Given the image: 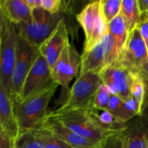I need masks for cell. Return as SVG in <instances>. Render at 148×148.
<instances>
[{
	"label": "cell",
	"instance_id": "cell-34",
	"mask_svg": "<svg viewBox=\"0 0 148 148\" xmlns=\"http://www.w3.org/2000/svg\"><path fill=\"white\" fill-rule=\"evenodd\" d=\"M142 116L148 121V92H147V99H146L145 104V108H144V110H143V115H142Z\"/></svg>",
	"mask_w": 148,
	"mask_h": 148
},
{
	"label": "cell",
	"instance_id": "cell-30",
	"mask_svg": "<svg viewBox=\"0 0 148 148\" xmlns=\"http://www.w3.org/2000/svg\"><path fill=\"white\" fill-rule=\"evenodd\" d=\"M16 140L0 130V148H15Z\"/></svg>",
	"mask_w": 148,
	"mask_h": 148
},
{
	"label": "cell",
	"instance_id": "cell-18",
	"mask_svg": "<svg viewBox=\"0 0 148 148\" xmlns=\"http://www.w3.org/2000/svg\"><path fill=\"white\" fill-rule=\"evenodd\" d=\"M33 10L25 0H1L0 14L14 25L26 23L30 19Z\"/></svg>",
	"mask_w": 148,
	"mask_h": 148
},
{
	"label": "cell",
	"instance_id": "cell-33",
	"mask_svg": "<svg viewBox=\"0 0 148 148\" xmlns=\"http://www.w3.org/2000/svg\"><path fill=\"white\" fill-rule=\"evenodd\" d=\"M140 75L143 77V79L146 81V82L148 84V61L147 63L143 66L141 70L138 72Z\"/></svg>",
	"mask_w": 148,
	"mask_h": 148
},
{
	"label": "cell",
	"instance_id": "cell-21",
	"mask_svg": "<svg viewBox=\"0 0 148 148\" xmlns=\"http://www.w3.org/2000/svg\"><path fill=\"white\" fill-rule=\"evenodd\" d=\"M148 92V84L138 72H132L130 95L137 101L143 115Z\"/></svg>",
	"mask_w": 148,
	"mask_h": 148
},
{
	"label": "cell",
	"instance_id": "cell-6",
	"mask_svg": "<svg viewBox=\"0 0 148 148\" xmlns=\"http://www.w3.org/2000/svg\"><path fill=\"white\" fill-rule=\"evenodd\" d=\"M53 113L68 128L88 140L105 143L110 137L114 136L99 130L89 118L85 108L66 111L56 110Z\"/></svg>",
	"mask_w": 148,
	"mask_h": 148
},
{
	"label": "cell",
	"instance_id": "cell-28",
	"mask_svg": "<svg viewBox=\"0 0 148 148\" xmlns=\"http://www.w3.org/2000/svg\"><path fill=\"white\" fill-rule=\"evenodd\" d=\"M62 3L61 0H42L41 8L51 14H57L59 13Z\"/></svg>",
	"mask_w": 148,
	"mask_h": 148
},
{
	"label": "cell",
	"instance_id": "cell-22",
	"mask_svg": "<svg viewBox=\"0 0 148 148\" xmlns=\"http://www.w3.org/2000/svg\"><path fill=\"white\" fill-rule=\"evenodd\" d=\"M29 132L32 133L41 143L43 148H71L66 143H64L44 127H38Z\"/></svg>",
	"mask_w": 148,
	"mask_h": 148
},
{
	"label": "cell",
	"instance_id": "cell-5",
	"mask_svg": "<svg viewBox=\"0 0 148 148\" xmlns=\"http://www.w3.org/2000/svg\"><path fill=\"white\" fill-rule=\"evenodd\" d=\"M77 20L85 33L83 51L91 50L108 33V25L104 21L101 14V0L87 4L77 14Z\"/></svg>",
	"mask_w": 148,
	"mask_h": 148
},
{
	"label": "cell",
	"instance_id": "cell-12",
	"mask_svg": "<svg viewBox=\"0 0 148 148\" xmlns=\"http://www.w3.org/2000/svg\"><path fill=\"white\" fill-rule=\"evenodd\" d=\"M42 126L51 132L59 140L72 147L103 148L105 144L92 141L79 135L61 122L53 112L49 113Z\"/></svg>",
	"mask_w": 148,
	"mask_h": 148
},
{
	"label": "cell",
	"instance_id": "cell-9",
	"mask_svg": "<svg viewBox=\"0 0 148 148\" xmlns=\"http://www.w3.org/2000/svg\"><path fill=\"white\" fill-rule=\"evenodd\" d=\"M148 61V49L141 33L136 27L129 34L117 62L130 72H139Z\"/></svg>",
	"mask_w": 148,
	"mask_h": 148
},
{
	"label": "cell",
	"instance_id": "cell-24",
	"mask_svg": "<svg viewBox=\"0 0 148 148\" xmlns=\"http://www.w3.org/2000/svg\"><path fill=\"white\" fill-rule=\"evenodd\" d=\"M111 95H112L108 90L107 87L102 82L97 92H95L90 104L97 108L106 109L110 99L111 98Z\"/></svg>",
	"mask_w": 148,
	"mask_h": 148
},
{
	"label": "cell",
	"instance_id": "cell-8",
	"mask_svg": "<svg viewBox=\"0 0 148 148\" xmlns=\"http://www.w3.org/2000/svg\"><path fill=\"white\" fill-rule=\"evenodd\" d=\"M56 83L52 77L51 69L47 61L39 53L30 69L18 98L14 103L21 102Z\"/></svg>",
	"mask_w": 148,
	"mask_h": 148
},
{
	"label": "cell",
	"instance_id": "cell-25",
	"mask_svg": "<svg viewBox=\"0 0 148 148\" xmlns=\"http://www.w3.org/2000/svg\"><path fill=\"white\" fill-rule=\"evenodd\" d=\"M106 109L109 111L113 115L121 119V121L125 123H128L127 122V120H126L124 100L121 99V98L117 95H111V98L110 99Z\"/></svg>",
	"mask_w": 148,
	"mask_h": 148
},
{
	"label": "cell",
	"instance_id": "cell-1",
	"mask_svg": "<svg viewBox=\"0 0 148 148\" xmlns=\"http://www.w3.org/2000/svg\"><path fill=\"white\" fill-rule=\"evenodd\" d=\"M58 86L57 83H54L44 90L21 102L14 103L20 134L31 132L43 125L49 114V104Z\"/></svg>",
	"mask_w": 148,
	"mask_h": 148
},
{
	"label": "cell",
	"instance_id": "cell-15",
	"mask_svg": "<svg viewBox=\"0 0 148 148\" xmlns=\"http://www.w3.org/2000/svg\"><path fill=\"white\" fill-rule=\"evenodd\" d=\"M0 130L17 140L20 134L14 110V103L5 90L0 87Z\"/></svg>",
	"mask_w": 148,
	"mask_h": 148
},
{
	"label": "cell",
	"instance_id": "cell-20",
	"mask_svg": "<svg viewBox=\"0 0 148 148\" xmlns=\"http://www.w3.org/2000/svg\"><path fill=\"white\" fill-rule=\"evenodd\" d=\"M121 14L124 17L130 33L137 27L141 19L139 0H121Z\"/></svg>",
	"mask_w": 148,
	"mask_h": 148
},
{
	"label": "cell",
	"instance_id": "cell-14",
	"mask_svg": "<svg viewBox=\"0 0 148 148\" xmlns=\"http://www.w3.org/2000/svg\"><path fill=\"white\" fill-rule=\"evenodd\" d=\"M85 110L92 123L101 131L108 134H120L128 127V123L121 121L107 109L97 108L90 103Z\"/></svg>",
	"mask_w": 148,
	"mask_h": 148
},
{
	"label": "cell",
	"instance_id": "cell-26",
	"mask_svg": "<svg viewBox=\"0 0 148 148\" xmlns=\"http://www.w3.org/2000/svg\"><path fill=\"white\" fill-rule=\"evenodd\" d=\"M15 148H43L41 143L30 132L20 134L16 140Z\"/></svg>",
	"mask_w": 148,
	"mask_h": 148
},
{
	"label": "cell",
	"instance_id": "cell-11",
	"mask_svg": "<svg viewBox=\"0 0 148 148\" xmlns=\"http://www.w3.org/2000/svg\"><path fill=\"white\" fill-rule=\"evenodd\" d=\"M132 72L116 62L106 66L100 75L102 82L111 95H117L124 101L130 96Z\"/></svg>",
	"mask_w": 148,
	"mask_h": 148
},
{
	"label": "cell",
	"instance_id": "cell-29",
	"mask_svg": "<svg viewBox=\"0 0 148 148\" xmlns=\"http://www.w3.org/2000/svg\"><path fill=\"white\" fill-rule=\"evenodd\" d=\"M137 27L140 30L148 49V17L141 15V19Z\"/></svg>",
	"mask_w": 148,
	"mask_h": 148
},
{
	"label": "cell",
	"instance_id": "cell-2",
	"mask_svg": "<svg viewBox=\"0 0 148 148\" xmlns=\"http://www.w3.org/2000/svg\"><path fill=\"white\" fill-rule=\"evenodd\" d=\"M17 44V26L0 14V87L5 90L10 97Z\"/></svg>",
	"mask_w": 148,
	"mask_h": 148
},
{
	"label": "cell",
	"instance_id": "cell-10",
	"mask_svg": "<svg viewBox=\"0 0 148 148\" xmlns=\"http://www.w3.org/2000/svg\"><path fill=\"white\" fill-rule=\"evenodd\" d=\"M80 65L81 56L76 48L68 40L62 54L51 69L54 82L62 88H68L71 81L80 69Z\"/></svg>",
	"mask_w": 148,
	"mask_h": 148
},
{
	"label": "cell",
	"instance_id": "cell-13",
	"mask_svg": "<svg viewBox=\"0 0 148 148\" xmlns=\"http://www.w3.org/2000/svg\"><path fill=\"white\" fill-rule=\"evenodd\" d=\"M68 40L69 35L63 19L53 33L38 47L39 53L47 61L51 69L59 59Z\"/></svg>",
	"mask_w": 148,
	"mask_h": 148
},
{
	"label": "cell",
	"instance_id": "cell-23",
	"mask_svg": "<svg viewBox=\"0 0 148 148\" xmlns=\"http://www.w3.org/2000/svg\"><path fill=\"white\" fill-rule=\"evenodd\" d=\"M121 0H101V11L103 18L109 24L121 13Z\"/></svg>",
	"mask_w": 148,
	"mask_h": 148
},
{
	"label": "cell",
	"instance_id": "cell-17",
	"mask_svg": "<svg viewBox=\"0 0 148 148\" xmlns=\"http://www.w3.org/2000/svg\"><path fill=\"white\" fill-rule=\"evenodd\" d=\"M124 134L127 148H148V121L143 116L129 121Z\"/></svg>",
	"mask_w": 148,
	"mask_h": 148
},
{
	"label": "cell",
	"instance_id": "cell-32",
	"mask_svg": "<svg viewBox=\"0 0 148 148\" xmlns=\"http://www.w3.org/2000/svg\"><path fill=\"white\" fill-rule=\"evenodd\" d=\"M41 1L42 0H25L27 5L32 10L38 8H41Z\"/></svg>",
	"mask_w": 148,
	"mask_h": 148
},
{
	"label": "cell",
	"instance_id": "cell-4",
	"mask_svg": "<svg viewBox=\"0 0 148 148\" xmlns=\"http://www.w3.org/2000/svg\"><path fill=\"white\" fill-rule=\"evenodd\" d=\"M102 84L100 73L88 72L79 75L68 93L67 98L58 111L85 108L92 102V98Z\"/></svg>",
	"mask_w": 148,
	"mask_h": 148
},
{
	"label": "cell",
	"instance_id": "cell-7",
	"mask_svg": "<svg viewBox=\"0 0 148 148\" xmlns=\"http://www.w3.org/2000/svg\"><path fill=\"white\" fill-rule=\"evenodd\" d=\"M38 55V48L29 43L18 35L17 55L10 91V98L14 103L17 101L25 80Z\"/></svg>",
	"mask_w": 148,
	"mask_h": 148
},
{
	"label": "cell",
	"instance_id": "cell-3",
	"mask_svg": "<svg viewBox=\"0 0 148 148\" xmlns=\"http://www.w3.org/2000/svg\"><path fill=\"white\" fill-rule=\"evenodd\" d=\"M63 19L60 13L51 14L43 9L38 8L33 10L28 21L16 26L20 37L38 48L53 33Z\"/></svg>",
	"mask_w": 148,
	"mask_h": 148
},
{
	"label": "cell",
	"instance_id": "cell-27",
	"mask_svg": "<svg viewBox=\"0 0 148 148\" xmlns=\"http://www.w3.org/2000/svg\"><path fill=\"white\" fill-rule=\"evenodd\" d=\"M103 148H127L124 132L110 137L106 142Z\"/></svg>",
	"mask_w": 148,
	"mask_h": 148
},
{
	"label": "cell",
	"instance_id": "cell-16",
	"mask_svg": "<svg viewBox=\"0 0 148 148\" xmlns=\"http://www.w3.org/2000/svg\"><path fill=\"white\" fill-rule=\"evenodd\" d=\"M107 34L91 50L83 51L81 56L79 75L88 72H95L101 74L103 69L106 66Z\"/></svg>",
	"mask_w": 148,
	"mask_h": 148
},
{
	"label": "cell",
	"instance_id": "cell-19",
	"mask_svg": "<svg viewBox=\"0 0 148 148\" xmlns=\"http://www.w3.org/2000/svg\"><path fill=\"white\" fill-rule=\"evenodd\" d=\"M108 32L112 39L116 51L120 56L130 34L127 23L121 13L108 25Z\"/></svg>",
	"mask_w": 148,
	"mask_h": 148
},
{
	"label": "cell",
	"instance_id": "cell-31",
	"mask_svg": "<svg viewBox=\"0 0 148 148\" xmlns=\"http://www.w3.org/2000/svg\"><path fill=\"white\" fill-rule=\"evenodd\" d=\"M141 15L148 17V0H139Z\"/></svg>",
	"mask_w": 148,
	"mask_h": 148
},
{
	"label": "cell",
	"instance_id": "cell-35",
	"mask_svg": "<svg viewBox=\"0 0 148 148\" xmlns=\"http://www.w3.org/2000/svg\"><path fill=\"white\" fill-rule=\"evenodd\" d=\"M71 148H85V147H71Z\"/></svg>",
	"mask_w": 148,
	"mask_h": 148
}]
</instances>
